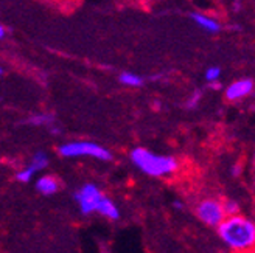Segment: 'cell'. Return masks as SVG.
I'll use <instances>...</instances> for the list:
<instances>
[{"mask_svg":"<svg viewBox=\"0 0 255 253\" xmlns=\"http://www.w3.org/2000/svg\"><path fill=\"white\" fill-rule=\"evenodd\" d=\"M220 238L234 250H249L255 247V224L243 216H227L218 225Z\"/></svg>","mask_w":255,"mask_h":253,"instance_id":"1","label":"cell"},{"mask_svg":"<svg viewBox=\"0 0 255 253\" xmlns=\"http://www.w3.org/2000/svg\"><path fill=\"white\" fill-rule=\"evenodd\" d=\"M131 160L134 165L151 177L170 175L177 169V162L170 156H157L145 148H135L131 153Z\"/></svg>","mask_w":255,"mask_h":253,"instance_id":"2","label":"cell"},{"mask_svg":"<svg viewBox=\"0 0 255 253\" xmlns=\"http://www.w3.org/2000/svg\"><path fill=\"white\" fill-rule=\"evenodd\" d=\"M62 157H94L98 160H111V153L94 142H69L59 146Z\"/></svg>","mask_w":255,"mask_h":253,"instance_id":"3","label":"cell"},{"mask_svg":"<svg viewBox=\"0 0 255 253\" xmlns=\"http://www.w3.org/2000/svg\"><path fill=\"white\" fill-rule=\"evenodd\" d=\"M196 213H198V218L210 227H218L227 218L223 204H220L218 200H213V199L202 200L198 205Z\"/></svg>","mask_w":255,"mask_h":253,"instance_id":"4","label":"cell"},{"mask_svg":"<svg viewBox=\"0 0 255 253\" xmlns=\"http://www.w3.org/2000/svg\"><path fill=\"white\" fill-rule=\"evenodd\" d=\"M103 197L105 196L100 193V189L92 183L84 185L80 191L75 193V200L78 202L83 214H91L92 211H98V207Z\"/></svg>","mask_w":255,"mask_h":253,"instance_id":"5","label":"cell"},{"mask_svg":"<svg viewBox=\"0 0 255 253\" xmlns=\"http://www.w3.org/2000/svg\"><path fill=\"white\" fill-rule=\"evenodd\" d=\"M252 90H254L252 80H240V81L232 83L226 88V96H227V99L235 101V99H241V98L248 96Z\"/></svg>","mask_w":255,"mask_h":253,"instance_id":"6","label":"cell"},{"mask_svg":"<svg viewBox=\"0 0 255 253\" xmlns=\"http://www.w3.org/2000/svg\"><path fill=\"white\" fill-rule=\"evenodd\" d=\"M58 188H59V183L52 175H44L36 182V189L42 194H53L58 191Z\"/></svg>","mask_w":255,"mask_h":253,"instance_id":"7","label":"cell"},{"mask_svg":"<svg viewBox=\"0 0 255 253\" xmlns=\"http://www.w3.org/2000/svg\"><path fill=\"white\" fill-rule=\"evenodd\" d=\"M193 20L199 25L202 30H206L209 33H218L220 31V23L216 22L215 19L209 17V16H204V14H199V12H195Z\"/></svg>","mask_w":255,"mask_h":253,"instance_id":"8","label":"cell"},{"mask_svg":"<svg viewBox=\"0 0 255 253\" xmlns=\"http://www.w3.org/2000/svg\"><path fill=\"white\" fill-rule=\"evenodd\" d=\"M98 213L103 214V216L109 218V219H119L120 213H119V208L112 204V200L108 199V197H103V200H101V204L98 207Z\"/></svg>","mask_w":255,"mask_h":253,"instance_id":"9","label":"cell"},{"mask_svg":"<svg viewBox=\"0 0 255 253\" xmlns=\"http://www.w3.org/2000/svg\"><path fill=\"white\" fill-rule=\"evenodd\" d=\"M120 83L125 85H129V87H138L143 84V80H142V77H138L135 73L125 72L120 75Z\"/></svg>","mask_w":255,"mask_h":253,"instance_id":"10","label":"cell"},{"mask_svg":"<svg viewBox=\"0 0 255 253\" xmlns=\"http://www.w3.org/2000/svg\"><path fill=\"white\" fill-rule=\"evenodd\" d=\"M31 167H34L37 171L39 169H44L47 165H48V157L45 153H42V151H39V153H36L31 159V163H30Z\"/></svg>","mask_w":255,"mask_h":253,"instance_id":"11","label":"cell"},{"mask_svg":"<svg viewBox=\"0 0 255 253\" xmlns=\"http://www.w3.org/2000/svg\"><path fill=\"white\" fill-rule=\"evenodd\" d=\"M28 123L31 126H44V124H52L53 123V117L47 115V113H37V115H33L28 118Z\"/></svg>","mask_w":255,"mask_h":253,"instance_id":"12","label":"cell"},{"mask_svg":"<svg viewBox=\"0 0 255 253\" xmlns=\"http://www.w3.org/2000/svg\"><path fill=\"white\" fill-rule=\"evenodd\" d=\"M37 169L34 168V167H28V168H25V169H22V171H19L17 174H16V179L19 180V182H23V183H28L30 180H31V177H33V174L36 172Z\"/></svg>","mask_w":255,"mask_h":253,"instance_id":"13","label":"cell"},{"mask_svg":"<svg viewBox=\"0 0 255 253\" xmlns=\"http://www.w3.org/2000/svg\"><path fill=\"white\" fill-rule=\"evenodd\" d=\"M223 207L226 211V216H234V214H238V211H240V207L235 200H226Z\"/></svg>","mask_w":255,"mask_h":253,"instance_id":"14","label":"cell"},{"mask_svg":"<svg viewBox=\"0 0 255 253\" xmlns=\"http://www.w3.org/2000/svg\"><path fill=\"white\" fill-rule=\"evenodd\" d=\"M220 77H221V70H220V67H209V69L206 70V80H207L209 83L218 81Z\"/></svg>","mask_w":255,"mask_h":253,"instance_id":"15","label":"cell"},{"mask_svg":"<svg viewBox=\"0 0 255 253\" xmlns=\"http://www.w3.org/2000/svg\"><path fill=\"white\" fill-rule=\"evenodd\" d=\"M201 96H202V93H201V90H195L193 92V95L190 96V99H188V107H196V104L199 103V99H201Z\"/></svg>","mask_w":255,"mask_h":253,"instance_id":"16","label":"cell"},{"mask_svg":"<svg viewBox=\"0 0 255 253\" xmlns=\"http://www.w3.org/2000/svg\"><path fill=\"white\" fill-rule=\"evenodd\" d=\"M5 34H6V31H5V27H0V37H5Z\"/></svg>","mask_w":255,"mask_h":253,"instance_id":"17","label":"cell"},{"mask_svg":"<svg viewBox=\"0 0 255 253\" xmlns=\"http://www.w3.org/2000/svg\"><path fill=\"white\" fill-rule=\"evenodd\" d=\"M238 172H240V167H234L232 168V174L234 175H238Z\"/></svg>","mask_w":255,"mask_h":253,"instance_id":"18","label":"cell"}]
</instances>
